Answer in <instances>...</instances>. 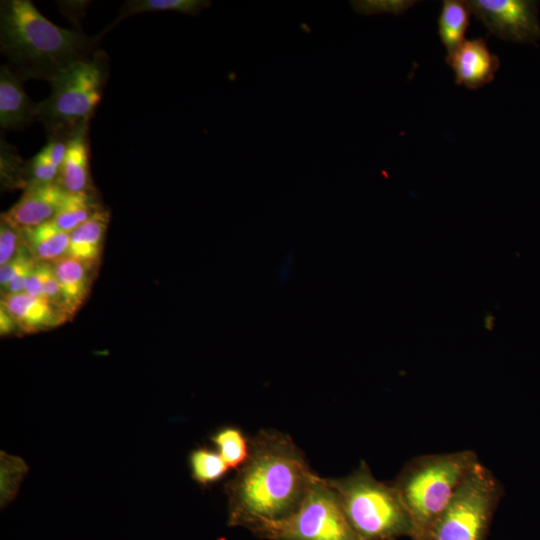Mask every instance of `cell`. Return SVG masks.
I'll use <instances>...</instances> for the list:
<instances>
[{
	"label": "cell",
	"mask_w": 540,
	"mask_h": 540,
	"mask_svg": "<svg viewBox=\"0 0 540 540\" xmlns=\"http://www.w3.org/2000/svg\"><path fill=\"white\" fill-rule=\"evenodd\" d=\"M314 475L287 434L260 431L249 440L247 459L225 486L228 525L251 530L289 517L301 505Z\"/></svg>",
	"instance_id": "6da1fadb"
},
{
	"label": "cell",
	"mask_w": 540,
	"mask_h": 540,
	"mask_svg": "<svg viewBox=\"0 0 540 540\" xmlns=\"http://www.w3.org/2000/svg\"><path fill=\"white\" fill-rule=\"evenodd\" d=\"M98 39L53 24L29 0L1 1V53L22 80L50 82L71 64L91 58Z\"/></svg>",
	"instance_id": "7a4b0ae2"
},
{
	"label": "cell",
	"mask_w": 540,
	"mask_h": 540,
	"mask_svg": "<svg viewBox=\"0 0 540 540\" xmlns=\"http://www.w3.org/2000/svg\"><path fill=\"white\" fill-rule=\"evenodd\" d=\"M479 462L464 450L410 460L392 482L411 520V540H433L435 525L469 471Z\"/></svg>",
	"instance_id": "3957f363"
},
{
	"label": "cell",
	"mask_w": 540,
	"mask_h": 540,
	"mask_svg": "<svg viewBox=\"0 0 540 540\" xmlns=\"http://www.w3.org/2000/svg\"><path fill=\"white\" fill-rule=\"evenodd\" d=\"M325 480L360 540L410 536L411 520L394 485L378 481L366 463L346 477Z\"/></svg>",
	"instance_id": "277c9868"
},
{
	"label": "cell",
	"mask_w": 540,
	"mask_h": 540,
	"mask_svg": "<svg viewBox=\"0 0 540 540\" xmlns=\"http://www.w3.org/2000/svg\"><path fill=\"white\" fill-rule=\"evenodd\" d=\"M107 77L108 57L98 50L91 58L71 64L50 81V95L36 106V119L50 137H69L77 127L89 123Z\"/></svg>",
	"instance_id": "5b68a950"
},
{
	"label": "cell",
	"mask_w": 540,
	"mask_h": 540,
	"mask_svg": "<svg viewBox=\"0 0 540 540\" xmlns=\"http://www.w3.org/2000/svg\"><path fill=\"white\" fill-rule=\"evenodd\" d=\"M251 531L268 540H360L325 478L316 474L299 508L289 517L256 525Z\"/></svg>",
	"instance_id": "8992f818"
},
{
	"label": "cell",
	"mask_w": 540,
	"mask_h": 540,
	"mask_svg": "<svg viewBox=\"0 0 540 540\" xmlns=\"http://www.w3.org/2000/svg\"><path fill=\"white\" fill-rule=\"evenodd\" d=\"M502 494L501 483L478 462L458 486L438 519L433 540H486Z\"/></svg>",
	"instance_id": "52a82bcc"
},
{
	"label": "cell",
	"mask_w": 540,
	"mask_h": 540,
	"mask_svg": "<svg viewBox=\"0 0 540 540\" xmlns=\"http://www.w3.org/2000/svg\"><path fill=\"white\" fill-rule=\"evenodd\" d=\"M471 13L490 33L517 43H535L540 39L538 1L469 0Z\"/></svg>",
	"instance_id": "ba28073f"
},
{
	"label": "cell",
	"mask_w": 540,
	"mask_h": 540,
	"mask_svg": "<svg viewBox=\"0 0 540 540\" xmlns=\"http://www.w3.org/2000/svg\"><path fill=\"white\" fill-rule=\"evenodd\" d=\"M67 192L56 182L31 184L1 217L20 230L50 222L60 210Z\"/></svg>",
	"instance_id": "9c48e42d"
},
{
	"label": "cell",
	"mask_w": 540,
	"mask_h": 540,
	"mask_svg": "<svg viewBox=\"0 0 540 540\" xmlns=\"http://www.w3.org/2000/svg\"><path fill=\"white\" fill-rule=\"evenodd\" d=\"M453 69L455 83L476 90L492 82L500 66L484 38L465 40L453 53L446 56Z\"/></svg>",
	"instance_id": "30bf717a"
},
{
	"label": "cell",
	"mask_w": 540,
	"mask_h": 540,
	"mask_svg": "<svg viewBox=\"0 0 540 540\" xmlns=\"http://www.w3.org/2000/svg\"><path fill=\"white\" fill-rule=\"evenodd\" d=\"M1 306L25 332H36L58 325L68 314L46 298L25 292L4 294Z\"/></svg>",
	"instance_id": "8fae6325"
},
{
	"label": "cell",
	"mask_w": 540,
	"mask_h": 540,
	"mask_svg": "<svg viewBox=\"0 0 540 540\" xmlns=\"http://www.w3.org/2000/svg\"><path fill=\"white\" fill-rule=\"evenodd\" d=\"M36 106L27 96L22 79L8 66L0 69V125L18 130L36 119Z\"/></svg>",
	"instance_id": "7c38bea8"
},
{
	"label": "cell",
	"mask_w": 540,
	"mask_h": 540,
	"mask_svg": "<svg viewBox=\"0 0 540 540\" xmlns=\"http://www.w3.org/2000/svg\"><path fill=\"white\" fill-rule=\"evenodd\" d=\"M89 123L77 127L68 139L67 151L56 183L67 193L87 192L90 186Z\"/></svg>",
	"instance_id": "4fadbf2b"
},
{
	"label": "cell",
	"mask_w": 540,
	"mask_h": 540,
	"mask_svg": "<svg viewBox=\"0 0 540 540\" xmlns=\"http://www.w3.org/2000/svg\"><path fill=\"white\" fill-rule=\"evenodd\" d=\"M22 241L25 249L37 262H56L67 256L70 232L58 229L50 221L22 230Z\"/></svg>",
	"instance_id": "5bb4252c"
},
{
	"label": "cell",
	"mask_w": 540,
	"mask_h": 540,
	"mask_svg": "<svg viewBox=\"0 0 540 540\" xmlns=\"http://www.w3.org/2000/svg\"><path fill=\"white\" fill-rule=\"evenodd\" d=\"M108 222V213L99 209L87 221L72 230L67 256L92 266L99 257Z\"/></svg>",
	"instance_id": "9a60e30c"
},
{
	"label": "cell",
	"mask_w": 540,
	"mask_h": 540,
	"mask_svg": "<svg viewBox=\"0 0 540 540\" xmlns=\"http://www.w3.org/2000/svg\"><path fill=\"white\" fill-rule=\"evenodd\" d=\"M90 267L68 256L59 259L53 264L60 285L63 305L68 314L77 310L88 293V268Z\"/></svg>",
	"instance_id": "2e32d148"
},
{
	"label": "cell",
	"mask_w": 540,
	"mask_h": 540,
	"mask_svg": "<svg viewBox=\"0 0 540 540\" xmlns=\"http://www.w3.org/2000/svg\"><path fill=\"white\" fill-rule=\"evenodd\" d=\"M471 10L463 0H444L438 18V35L447 55L453 53L464 41L470 23Z\"/></svg>",
	"instance_id": "e0dca14e"
},
{
	"label": "cell",
	"mask_w": 540,
	"mask_h": 540,
	"mask_svg": "<svg viewBox=\"0 0 540 540\" xmlns=\"http://www.w3.org/2000/svg\"><path fill=\"white\" fill-rule=\"evenodd\" d=\"M206 0H130L122 6L119 15L103 33L113 28L121 20L139 13L175 11L189 15H197L209 7Z\"/></svg>",
	"instance_id": "ac0fdd59"
},
{
	"label": "cell",
	"mask_w": 540,
	"mask_h": 540,
	"mask_svg": "<svg viewBox=\"0 0 540 540\" xmlns=\"http://www.w3.org/2000/svg\"><path fill=\"white\" fill-rule=\"evenodd\" d=\"M99 209L88 191L67 193L60 210L51 222L58 229L71 232L92 217Z\"/></svg>",
	"instance_id": "d6986e66"
},
{
	"label": "cell",
	"mask_w": 540,
	"mask_h": 540,
	"mask_svg": "<svg viewBox=\"0 0 540 540\" xmlns=\"http://www.w3.org/2000/svg\"><path fill=\"white\" fill-rule=\"evenodd\" d=\"M37 263L23 246L11 261L1 266L0 284L4 288L5 294L24 292Z\"/></svg>",
	"instance_id": "ffe728a7"
},
{
	"label": "cell",
	"mask_w": 540,
	"mask_h": 540,
	"mask_svg": "<svg viewBox=\"0 0 540 540\" xmlns=\"http://www.w3.org/2000/svg\"><path fill=\"white\" fill-rule=\"evenodd\" d=\"M211 440L229 468L238 469L248 457L249 440L237 428H222L211 437Z\"/></svg>",
	"instance_id": "44dd1931"
},
{
	"label": "cell",
	"mask_w": 540,
	"mask_h": 540,
	"mask_svg": "<svg viewBox=\"0 0 540 540\" xmlns=\"http://www.w3.org/2000/svg\"><path fill=\"white\" fill-rule=\"evenodd\" d=\"M189 465L193 479L203 485L219 480L229 468L217 451L207 448L192 451Z\"/></svg>",
	"instance_id": "7402d4cb"
},
{
	"label": "cell",
	"mask_w": 540,
	"mask_h": 540,
	"mask_svg": "<svg viewBox=\"0 0 540 540\" xmlns=\"http://www.w3.org/2000/svg\"><path fill=\"white\" fill-rule=\"evenodd\" d=\"M0 164L2 181L20 182L21 185L26 184L28 187L27 163L21 159L16 148L4 139H1Z\"/></svg>",
	"instance_id": "603a6c76"
},
{
	"label": "cell",
	"mask_w": 540,
	"mask_h": 540,
	"mask_svg": "<svg viewBox=\"0 0 540 540\" xmlns=\"http://www.w3.org/2000/svg\"><path fill=\"white\" fill-rule=\"evenodd\" d=\"M59 169L51 162L42 149L27 163L28 186L31 184H50L57 181Z\"/></svg>",
	"instance_id": "cb8c5ba5"
},
{
	"label": "cell",
	"mask_w": 540,
	"mask_h": 540,
	"mask_svg": "<svg viewBox=\"0 0 540 540\" xmlns=\"http://www.w3.org/2000/svg\"><path fill=\"white\" fill-rule=\"evenodd\" d=\"M23 247L22 230L3 217L0 224V266L11 261Z\"/></svg>",
	"instance_id": "d4e9b609"
},
{
	"label": "cell",
	"mask_w": 540,
	"mask_h": 540,
	"mask_svg": "<svg viewBox=\"0 0 540 540\" xmlns=\"http://www.w3.org/2000/svg\"><path fill=\"white\" fill-rule=\"evenodd\" d=\"M69 137L51 136L48 143L43 147L51 162L60 170L67 151Z\"/></svg>",
	"instance_id": "484cf974"
},
{
	"label": "cell",
	"mask_w": 540,
	"mask_h": 540,
	"mask_svg": "<svg viewBox=\"0 0 540 540\" xmlns=\"http://www.w3.org/2000/svg\"><path fill=\"white\" fill-rule=\"evenodd\" d=\"M44 274L45 263L38 262L28 279L24 292L32 296L45 298L43 293Z\"/></svg>",
	"instance_id": "4316f807"
},
{
	"label": "cell",
	"mask_w": 540,
	"mask_h": 540,
	"mask_svg": "<svg viewBox=\"0 0 540 540\" xmlns=\"http://www.w3.org/2000/svg\"><path fill=\"white\" fill-rule=\"evenodd\" d=\"M16 323L12 316L1 306L0 309V332L1 334H9L15 328Z\"/></svg>",
	"instance_id": "83f0119b"
}]
</instances>
